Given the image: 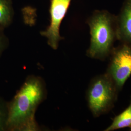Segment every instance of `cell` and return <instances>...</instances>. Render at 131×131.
I'll return each instance as SVG.
<instances>
[{
	"label": "cell",
	"mask_w": 131,
	"mask_h": 131,
	"mask_svg": "<svg viewBox=\"0 0 131 131\" xmlns=\"http://www.w3.org/2000/svg\"><path fill=\"white\" fill-rule=\"evenodd\" d=\"M91 36L87 56L104 60L112 52L117 39V17L106 11H97L88 20Z\"/></svg>",
	"instance_id": "7a4b0ae2"
},
{
	"label": "cell",
	"mask_w": 131,
	"mask_h": 131,
	"mask_svg": "<svg viewBox=\"0 0 131 131\" xmlns=\"http://www.w3.org/2000/svg\"><path fill=\"white\" fill-rule=\"evenodd\" d=\"M119 91L114 83L105 73L91 81L86 92V100L90 111L98 117L110 111L114 106Z\"/></svg>",
	"instance_id": "3957f363"
},
{
	"label": "cell",
	"mask_w": 131,
	"mask_h": 131,
	"mask_svg": "<svg viewBox=\"0 0 131 131\" xmlns=\"http://www.w3.org/2000/svg\"><path fill=\"white\" fill-rule=\"evenodd\" d=\"M71 0H51L50 13L51 23L41 35L47 38L48 44L54 50L57 49L58 42L63 39L60 35L59 29Z\"/></svg>",
	"instance_id": "5b68a950"
},
{
	"label": "cell",
	"mask_w": 131,
	"mask_h": 131,
	"mask_svg": "<svg viewBox=\"0 0 131 131\" xmlns=\"http://www.w3.org/2000/svg\"><path fill=\"white\" fill-rule=\"evenodd\" d=\"M131 126V99L128 107L114 117L111 124L104 131H113Z\"/></svg>",
	"instance_id": "52a82bcc"
},
{
	"label": "cell",
	"mask_w": 131,
	"mask_h": 131,
	"mask_svg": "<svg viewBox=\"0 0 131 131\" xmlns=\"http://www.w3.org/2000/svg\"><path fill=\"white\" fill-rule=\"evenodd\" d=\"M12 17L10 0H0V28L3 29L9 25Z\"/></svg>",
	"instance_id": "ba28073f"
},
{
	"label": "cell",
	"mask_w": 131,
	"mask_h": 131,
	"mask_svg": "<svg viewBox=\"0 0 131 131\" xmlns=\"http://www.w3.org/2000/svg\"><path fill=\"white\" fill-rule=\"evenodd\" d=\"M8 115V103L0 98V131H6Z\"/></svg>",
	"instance_id": "9c48e42d"
},
{
	"label": "cell",
	"mask_w": 131,
	"mask_h": 131,
	"mask_svg": "<svg viewBox=\"0 0 131 131\" xmlns=\"http://www.w3.org/2000/svg\"><path fill=\"white\" fill-rule=\"evenodd\" d=\"M117 39L131 46V0H125L117 17Z\"/></svg>",
	"instance_id": "8992f818"
},
{
	"label": "cell",
	"mask_w": 131,
	"mask_h": 131,
	"mask_svg": "<svg viewBox=\"0 0 131 131\" xmlns=\"http://www.w3.org/2000/svg\"><path fill=\"white\" fill-rule=\"evenodd\" d=\"M129 128H130V131H131V126Z\"/></svg>",
	"instance_id": "8fae6325"
},
{
	"label": "cell",
	"mask_w": 131,
	"mask_h": 131,
	"mask_svg": "<svg viewBox=\"0 0 131 131\" xmlns=\"http://www.w3.org/2000/svg\"><path fill=\"white\" fill-rule=\"evenodd\" d=\"M46 95L45 84L40 77L31 76L8 103L6 131H38L35 113Z\"/></svg>",
	"instance_id": "6da1fadb"
},
{
	"label": "cell",
	"mask_w": 131,
	"mask_h": 131,
	"mask_svg": "<svg viewBox=\"0 0 131 131\" xmlns=\"http://www.w3.org/2000/svg\"><path fill=\"white\" fill-rule=\"evenodd\" d=\"M105 72L119 91L131 75V46L122 43L113 49Z\"/></svg>",
	"instance_id": "277c9868"
},
{
	"label": "cell",
	"mask_w": 131,
	"mask_h": 131,
	"mask_svg": "<svg viewBox=\"0 0 131 131\" xmlns=\"http://www.w3.org/2000/svg\"><path fill=\"white\" fill-rule=\"evenodd\" d=\"M2 29L0 28V56L7 46V40L2 32Z\"/></svg>",
	"instance_id": "30bf717a"
}]
</instances>
